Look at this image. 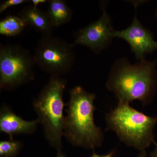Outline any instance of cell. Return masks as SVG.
Returning a JSON list of instances; mask_svg holds the SVG:
<instances>
[{
	"label": "cell",
	"mask_w": 157,
	"mask_h": 157,
	"mask_svg": "<svg viewBox=\"0 0 157 157\" xmlns=\"http://www.w3.org/2000/svg\"><path fill=\"white\" fill-rule=\"evenodd\" d=\"M106 86L115 95L118 103L130 104L138 101L146 106L157 89L155 63L144 59L131 64L127 59H119L111 68Z\"/></svg>",
	"instance_id": "1"
},
{
	"label": "cell",
	"mask_w": 157,
	"mask_h": 157,
	"mask_svg": "<svg viewBox=\"0 0 157 157\" xmlns=\"http://www.w3.org/2000/svg\"><path fill=\"white\" fill-rule=\"evenodd\" d=\"M96 95L80 86L70 91L63 136L72 145L87 149L100 147L104 141L102 129L96 125L94 113Z\"/></svg>",
	"instance_id": "2"
},
{
	"label": "cell",
	"mask_w": 157,
	"mask_h": 157,
	"mask_svg": "<svg viewBox=\"0 0 157 157\" xmlns=\"http://www.w3.org/2000/svg\"><path fill=\"white\" fill-rule=\"evenodd\" d=\"M106 131L115 132L121 141L139 151L155 143L154 130L157 117L149 116L130 106L118 103L106 114Z\"/></svg>",
	"instance_id": "3"
},
{
	"label": "cell",
	"mask_w": 157,
	"mask_h": 157,
	"mask_svg": "<svg viewBox=\"0 0 157 157\" xmlns=\"http://www.w3.org/2000/svg\"><path fill=\"white\" fill-rule=\"evenodd\" d=\"M67 84V80L60 76H51L33 103L45 138L57 151L62 150L65 119L63 94Z\"/></svg>",
	"instance_id": "4"
},
{
	"label": "cell",
	"mask_w": 157,
	"mask_h": 157,
	"mask_svg": "<svg viewBox=\"0 0 157 157\" xmlns=\"http://www.w3.org/2000/svg\"><path fill=\"white\" fill-rule=\"evenodd\" d=\"M33 55L16 44L0 45V87L16 89L35 78Z\"/></svg>",
	"instance_id": "5"
},
{
	"label": "cell",
	"mask_w": 157,
	"mask_h": 157,
	"mask_svg": "<svg viewBox=\"0 0 157 157\" xmlns=\"http://www.w3.org/2000/svg\"><path fill=\"white\" fill-rule=\"evenodd\" d=\"M74 47L73 43L52 34L42 35L33 55L35 63L51 76L66 75L72 70L75 63Z\"/></svg>",
	"instance_id": "6"
},
{
	"label": "cell",
	"mask_w": 157,
	"mask_h": 157,
	"mask_svg": "<svg viewBox=\"0 0 157 157\" xmlns=\"http://www.w3.org/2000/svg\"><path fill=\"white\" fill-rule=\"evenodd\" d=\"M114 30L110 16L103 9L100 18L74 32V46L81 45L86 46L96 53H99L107 48L111 43Z\"/></svg>",
	"instance_id": "7"
},
{
	"label": "cell",
	"mask_w": 157,
	"mask_h": 157,
	"mask_svg": "<svg viewBox=\"0 0 157 157\" xmlns=\"http://www.w3.org/2000/svg\"><path fill=\"white\" fill-rule=\"evenodd\" d=\"M113 36L127 41L139 61L145 59L146 55L157 49V42L149 31L140 23L136 13L131 25L122 30L114 31Z\"/></svg>",
	"instance_id": "8"
},
{
	"label": "cell",
	"mask_w": 157,
	"mask_h": 157,
	"mask_svg": "<svg viewBox=\"0 0 157 157\" xmlns=\"http://www.w3.org/2000/svg\"><path fill=\"white\" fill-rule=\"evenodd\" d=\"M39 124L37 119L27 121L15 114L6 105L0 109V132L9 135L10 139L21 134H32L36 132Z\"/></svg>",
	"instance_id": "9"
},
{
	"label": "cell",
	"mask_w": 157,
	"mask_h": 157,
	"mask_svg": "<svg viewBox=\"0 0 157 157\" xmlns=\"http://www.w3.org/2000/svg\"><path fill=\"white\" fill-rule=\"evenodd\" d=\"M18 14L28 26H30L37 32H40L42 35L52 34L54 27L46 11L31 5L24 7Z\"/></svg>",
	"instance_id": "10"
},
{
	"label": "cell",
	"mask_w": 157,
	"mask_h": 157,
	"mask_svg": "<svg viewBox=\"0 0 157 157\" xmlns=\"http://www.w3.org/2000/svg\"><path fill=\"white\" fill-rule=\"evenodd\" d=\"M46 11L54 27H59L70 22L73 12L63 0H49Z\"/></svg>",
	"instance_id": "11"
},
{
	"label": "cell",
	"mask_w": 157,
	"mask_h": 157,
	"mask_svg": "<svg viewBox=\"0 0 157 157\" xmlns=\"http://www.w3.org/2000/svg\"><path fill=\"white\" fill-rule=\"evenodd\" d=\"M27 26L18 15H8L0 21V34L8 37L16 36L21 34Z\"/></svg>",
	"instance_id": "12"
},
{
	"label": "cell",
	"mask_w": 157,
	"mask_h": 157,
	"mask_svg": "<svg viewBox=\"0 0 157 157\" xmlns=\"http://www.w3.org/2000/svg\"><path fill=\"white\" fill-rule=\"evenodd\" d=\"M22 144L14 139L0 141V157H15L22 147Z\"/></svg>",
	"instance_id": "13"
},
{
	"label": "cell",
	"mask_w": 157,
	"mask_h": 157,
	"mask_svg": "<svg viewBox=\"0 0 157 157\" xmlns=\"http://www.w3.org/2000/svg\"><path fill=\"white\" fill-rule=\"evenodd\" d=\"M29 2L27 0H6L0 5V13H2L10 7L19 6L25 3L30 2Z\"/></svg>",
	"instance_id": "14"
},
{
	"label": "cell",
	"mask_w": 157,
	"mask_h": 157,
	"mask_svg": "<svg viewBox=\"0 0 157 157\" xmlns=\"http://www.w3.org/2000/svg\"><path fill=\"white\" fill-rule=\"evenodd\" d=\"M115 152V150H113L109 152L107 154L101 155H98V154L96 153L95 151H94L91 157H113Z\"/></svg>",
	"instance_id": "15"
},
{
	"label": "cell",
	"mask_w": 157,
	"mask_h": 157,
	"mask_svg": "<svg viewBox=\"0 0 157 157\" xmlns=\"http://www.w3.org/2000/svg\"><path fill=\"white\" fill-rule=\"evenodd\" d=\"M48 1L47 0H32L30 1V2L32 3V6L35 8H38L39 5L43 3L48 2Z\"/></svg>",
	"instance_id": "16"
},
{
	"label": "cell",
	"mask_w": 157,
	"mask_h": 157,
	"mask_svg": "<svg viewBox=\"0 0 157 157\" xmlns=\"http://www.w3.org/2000/svg\"><path fill=\"white\" fill-rule=\"evenodd\" d=\"M155 147L152 151L150 154L149 157H157V144L155 143Z\"/></svg>",
	"instance_id": "17"
},
{
	"label": "cell",
	"mask_w": 157,
	"mask_h": 157,
	"mask_svg": "<svg viewBox=\"0 0 157 157\" xmlns=\"http://www.w3.org/2000/svg\"><path fill=\"white\" fill-rule=\"evenodd\" d=\"M136 157H148L146 151L139 152V153Z\"/></svg>",
	"instance_id": "18"
},
{
	"label": "cell",
	"mask_w": 157,
	"mask_h": 157,
	"mask_svg": "<svg viewBox=\"0 0 157 157\" xmlns=\"http://www.w3.org/2000/svg\"><path fill=\"white\" fill-rule=\"evenodd\" d=\"M56 157H67L64 154L62 151V150L57 151Z\"/></svg>",
	"instance_id": "19"
},
{
	"label": "cell",
	"mask_w": 157,
	"mask_h": 157,
	"mask_svg": "<svg viewBox=\"0 0 157 157\" xmlns=\"http://www.w3.org/2000/svg\"><path fill=\"white\" fill-rule=\"evenodd\" d=\"M156 17L157 18V9L156 10Z\"/></svg>",
	"instance_id": "20"
}]
</instances>
